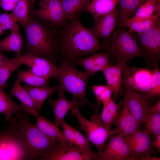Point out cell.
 I'll use <instances>...</instances> for the list:
<instances>
[{
  "label": "cell",
  "instance_id": "1",
  "mask_svg": "<svg viewBox=\"0 0 160 160\" xmlns=\"http://www.w3.org/2000/svg\"><path fill=\"white\" fill-rule=\"evenodd\" d=\"M30 115L27 111L17 112L7 124L23 143L31 160H47L61 144L45 135L33 124Z\"/></svg>",
  "mask_w": 160,
  "mask_h": 160
},
{
  "label": "cell",
  "instance_id": "2",
  "mask_svg": "<svg viewBox=\"0 0 160 160\" xmlns=\"http://www.w3.org/2000/svg\"><path fill=\"white\" fill-rule=\"evenodd\" d=\"M65 27L61 36L63 48L72 57L96 52L104 49L103 44L91 29L85 27L75 16Z\"/></svg>",
  "mask_w": 160,
  "mask_h": 160
},
{
  "label": "cell",
  "instance_id": "3",
  "mask_svg": "<svg viewBox=\"0 0 160 160\" xmlns=\"http://www.w3.org/2000/svg\"><path fill=\"white\" fill-rule=\"evenodd\" d=\"M58 69L57 92H70L84 105L89 107L94 113H97L100 104L96 101L94 103L90 102L86 96L87 80L91 75L87 71H78L67 63L62 64Z\"/></svg>",
  "mask_w": 160,
  "mask_h": 160
},
{
  "label": "cell",
  "instance_id": "4",
  "mask_svg": "<svg viewBox=\"0 0 160 160\" xmlns=\"http://www.w3.org/2000/svg\"><path fill=\"white\" fill-rule=\"evenodd\" d=\"M23 26L26 36L25 54L31 53L43 56L53 61L56 48L54 32L46 25L30 17Z\"/></svg>",
  "mask_w": 160,
  "mask_h": 160
},
{
  "label": "cell",
  "instance_id": "5",
  "mask_svg": "<svg viewBox=\"0 0 160 160\" xmlns=\"http://www.w3.org/2000/svg\"><path fill=\"white\" fill-rule=\"evenodd\" d=\"M104 49L110 61L114 63H126L133 58L142 57V54L133 36L126 27H121L104 41Z\"/></svg>",
  "mask_w": 160,
  "mask_h": 160
},
{
  "label": "cell",
  "instance_id": "6",
  "mask_svg": "<svg viewBox=\"0 0 160 160\" xmlns=\"http://www.w3.org/2000/svg\"><path fill=\"white\" fill-rule=\"evenodd\" d=\"M71 114L78 120L80 125L79 129L86 133L89 141L92 143L97 149V153L100 155L102 154L107 140L113 135L115 132L110 131L105 127L97 113H95L89 120L81 113L79 108L71 111Z\"/></svg>",
  "mask_w": 160,
  "mask_h": 160
},
{
  "label": "cell",
  "instance_id": "7",
  "mask_svg": "<svg viewBox=\"0 0 160 160\" xmlns=\"http://www.w3.org/2000/svg\"><path fill=\"white\" fill-rule=\"evenodd\" d=\"M133 36L148 68L153 69L160 60V20L147 30Z\"/></svg>",
  "mask_w": 160,
  "mask_h": 160
},
{
  "label": "cell",
  "instance_id": "8",
  "mask_svg": "<svg viewBox=\"0 0 160 160\" xmlns=\"http://www.w3.org/2000/svg\"><path fill=\"white\" fill-rule=\"evenodd\" d=\"M0 131V160H31L22 142L8 125Z\"/></svg>",
  "mask_w": 160,
  "mask_h": 160
},
{
  "label": "cell",
  "instance_id": "9",
  "mask_svg": "<svg viewBox=\"0 0 160 160\" xmlns=\"http://www.w3.org/2000/svg\"><path fill=\"white\" fill-rule=\"evenodd\" d=\"M152 72V69L148 68L130 67L124 63L122 68L123 90L132 89L147 96Z\"/></svg>",
  "mask_w": 160,
  "mask_h": 160
},
{
  "label": "cell",
  "instance_id": "10",
  "mask_svg": "<svg viewBox=\"0 0 160 160\" xmlns=\"http://www.w3.org/2000/svg\"><path fill=\"white\" fill-rule=\"evenodd\" d=\"M125 139L131 150V160H160L159 158L151 156L155 150L151 144V134L143 129L136 131Z\"/></svg>",
  "mask_w": 160,
  "mask_h": 160
},
{
  "label": "cell",
  "instance_id": "11",
  "mask_svg": "<svg viewBox=\"0 0 160 160\" xmlns=\"http://www.w3.org/2000/svg\"><path fill=\"white\" fill-rule=\"evenodd\" d=\"M123 94L126 99L130 111L135 119L141 126L145 124L152 105L153 97L129 89H124Z\"/></svg>",
  "mask_w": 160,
  "mask_h": 160
},
{
  "label": "cell",
  "instance_id": "12",
  "mask_svg": "<svg viewBox=\"0 0 160 160\" xmlns=\"http://www.w3.org/2000/svg\"><path fill=\"white\" fill-rule=\"evenodd\" d=\"M20 58L23 64L26 65L33 73L48 79L53 77L57 78L58 68L49 59L31 53L22 55Z\"/></svg>",
  "mask_w": 160,
  "mask_h": 160
},
{
  "label": "cell",
  "instance_id": "13",
  "mask_svg": "<svg viewBox=\"0 0 160 160\" xmlns=\"http://www.w3.org/2000/svg\"><path fill=\"white\" fill-rule=\"evenodd\" d=\"M100 157L97 152L74 147L69 143L66 145L61 144L47 160H99Z\"/></svg>",
  "mask_w": 160,
  "mask_h": 160
},
{
  "label": "cell",
  "instance_id": "14",
  "mask_svg": "<svg viewBox=\"0 0 160 160\" xmlns=\"http://www.w3.org/2000/svg\"><path fill=\"white\" fill-rule=\"evenodd\" d=\"M110 138L99 160H131V150L125 138L119 134Z\"/></svg>",
  "mask_w": 160,
  "mask_h": 160
},
{
  "label": "cell",
  "instance_id": "15",
  "mask_svg": "<svg viewBox=\"0 0 160 160\" xmlns=\"http://www.w3.org/2000/svg\"><path fill=\"white\" fill-rule=\"evenodd\" d=\"M122 105L120 111L113 123L116 126L114 130L124 138L136 131L141 126L130 111L126 98L123 96Z\"/></svg>",
  "mask_w": 160,
  "mask_h": 160
},
{
  "label": "cell",
  "instance_id": "16",
  "mask_svg": "<svg viewBox=\"0 0 160 160\" xmlns=\"http://www.w3.org/2000/svg\"><path fill=\"white\" fill-rule=\"evenodd\" d=\"M58 93V97L54 100L50 98L49 102L53 108L52 112L55 116V123L59 127L64 121V118L69 111L84 105L74 96H72L71 100H68L65 97L64 92L60 91Z\"/></svg>",
  "mask_w": 160,
  "mask_h": 160
},
{
  "label": "cell",
  "instance_id": "17",
  "mask_svg": "<svg viewBox=\"0 0 160 160\" xmlns=\"http://www.w3.org/2000/svg\"><path fill=\"white\" fill-rule=\"evenodd\" d=\"M35 10V16L41 20L48 21L55 25H61L65 19L60 0H50Z\"/></svg>",
  "mask_w": 160,
  "mask_h": 160
},
{
  "label": "cell",
  "instance_id": "18",
  "mask_svg": "<svg viewBox=\"0 0 160 160\" xmlns=\"http://www.w3.org/2000/svg\"><path fill=\"white\" fill-rule=\"evenodd\" d=\"M119 16L117 8L108 14L95 19L91 30L98 38L104 41L107 39L114 31Z\"/></svg>",
  "mask_w": 160,
  "mask_h": 160
},
{
  "label": "cell",
  "instance_id": "19",
  "mask_svg": "<svg viewBox=\"0 0 160 160\" xmlns=\"http://www.w3.org/2000/svg\"><path fill=\"white\" fill-rule=\"evenodd\" d=\"M124 63L119 62L105 68L102 72L106 79V85L112 91V99L114 101L123 94L122 68Z\"/></svg>",
  "mask_w": 160,
  "mask_h": 160
},
{
  "label": "cell",
  "instance_id": "20",
  "mask_svg": "<svg viewBox=\"0 0 160 160\" xmlns=\"http://www.w3.org/2000/svg\"><path fill=\"white\" fill-rule=\"evenodd\" d=\"M10 30L9 35L0 41V51H7L14 52L16 54V57L19 58L22 55L23 38L20 27L17 24Z\"/></svg>",
  "mask_w": 160,
  "mask_h": 160
},
{
  "label": "cell",
  "instance_id": "21",
  "mask_svg": "<svg viewBox=\"0 0 160 160\" xmlns=\"http://www.w3.org/2000/svg\"><path fill=\"white\" fill-rule=\"evenodd\" d=\"M36 118L35 126L42 132L48 137L56 140L63 145L70 143L67 141L63 131L57 126L49 119L39 116Z\"/></svg>",
  "mask_w": 160,
  "mask_h": 160
},
{
  "label": "cell",
  "instance_id": "22",
  "mask_svg": "<svg viewBox=\"0 0 160 160\" xmlns=\"http://www.w3.org/2000/svg\"><path fill=\"white\" fill-rule=\"evenodd\" d=\"M120 0H92L83 9L90 13L95 19L113 11Z\"/></svg>",
  "mask_w": 160,
  "mask_h": 160
},
{
  "label": "cell",
  "instance_id": "23",
  "mask_svg": "<svg viewBox=\"0 0 160 160\" xmlns=\"http://www.w3.org/2000/svg\"><path fill=\"white\" fill-rule=\"evenodd\" d=\"M22 87L28 93L36 109L41 113V109L47 98L57 89V86L51 87L29 86L24 84Z\"/></svg>",
  "mask_w": 160,
  "mask_h": 160
},
{
  "label": "cell",
  "instance_id": "24",
  "mask_svg": "<svg viewBox=\"0 0 160 160\" xmlns=\"http://www.w3.org/2000/svg\"><path fill=\"white\" fill-rule=\"evenodd\" d=\"M20 84L21 83L17 79L10 90V95L15 96L20 101L23 108L36 118L40 116L41 113L36 109L30 95Z\"/></svg>",
  "mask_w": 160,
  "mask_h": 160
},
{
  "label": "cell",
  "instance_id": "25",
  "mask_svg": "<svg viewBox=\"0 0 160 160\" xmlns=\"http://www.w3.org/2000/svg\"><path fill=\"white\" fill-rule=\"evenodd\" d=\"M4 89L0 87V113L5 117V127L11 120L15 113L19 111H26L20 104L15 102Z\"/></svg>",
  "mask_w": 160,
  "mask_h": 160
},
{
  "label": "cell",
  "instance_id": "26",
  "mask_svg": "<svg viewBox=\"0 0 160 160\" xmlns=\"http://www.w3.org/2000/svg\"><path fill=\"white\" fill-rule=\"evenodd\" d=\"M122 103L123 100L117 103L112 98L103 103V108L100 117L105 127L110 131L113 130L112 125L117 117Z\"/></svg>",
  "mask_w": 160,
  "mask_h": 160
},
{
  "label": "cell",
  "instance_id": "27",
  "mask_svg": "<svg viewBox=\"0 0 160 160\" xmlns=\"http://www.w3.org/2000/svg\"><path fill=\"white\" fill-rule=\"evenodd\" d=\"M160 16L154 14L140 21H132L127 19L121 22L119 27L124 26L132 34L143 32L152 27L160 20Z\"/></svg>",
  "mask_w": 160,
  "mask_h": 160
},
{
  "label": "cell",
  "instance_id": "28",
  "mask_svg": "<svg viewBox=\"0 0 160 160\" xmlns=\"http://www.w3.org/2000/svg\"><path fill=\"white\" fill-rule=\"evenodd\" d=\"M146 0H120L117 8L119 16L116 25L124 20L133 16L139 7Z\"/></svg>",
  "mask_w": 160,
  "mask_h": 160
},
{
  "label": "cell",
  "instance_id": "29",
  "mask_svg": "<svg viewBox=\"0 0 160 160\" xmlns=\"http://www.w3.org/2000/svg\"><path fill=\"white\" fill-rule=\"evenodd\" d=\"M23 64L20 57L11 59L5 56L4 61L0 67V87L4 88L6 82L12 74Z\"/></svg>",
  "mask_w": 160,
  "mask_h": 160
},
{
  "label": "cell",
  "instance_id": "30",
  "mask_svg": "<svg viewBox=\"0 0 160 160\" xmlns=\"http://www.w3.org/2000/svg\"><path fill=\"white\" fill-rule=\"evenodd\" d=\"M65 19L71 20L83 9L89 1L87 0H60Z\"/></svg>",
  "mask_w": 160,
  "mask_h": 160
},
{
  "label": "cell",
  "instance_id": "31",
  "mask_svg": "<svg viewBox=\"0 0 160 160\" xmlns=\"http://www.w3.org/2000/svg\"><path fill=\"white\" fill-rule=\"evenodd\" d=\"M21 83L24 82L30 86H48L49 79L38 76L29 70L19 71L17 78Z\"/></svg>",
  "mask_w": 160,
  "mask_h": 160
},
{
  "label": "cell",
  "instance_id": "32",
  "mask_svg": "<svg viewBox=\"0 0 160 160\" xmlns=\"http://www.w3.org/2000/svg\"><path fill=\"white\" fill-rule=\"evenodd\" d=\"M160 0H147L138 9L135 15L129 20L132 21H140L154 14L156 7Z\"/></svg>",
  "mask_w": 160,
  "mask_h": 160
},
{
  "label": "cell",
  "instance_id": "33",
  "mask_svg": "<svg viewBox=\"0 0 160 160\" xmlns=\"http://www.w3.org/2000/svg\"><path fill=\"white\" fill-rule=\"evenodd\" d=\"M28 0H20L18 1L12 9V13L17 22L22 25L25 24L29 20Z\"/></svg>",
  "mask_w": 160,
  "mask_h": 160
},
{
  "label": "cell",
  "instance_id": "34",
  "mask_svg": "<svg viewBox=\"0 0 160 160\" xmlns=\"http://www.w3.org/2000/svg\"><path fill=\"white\" fill-rule=\"evenodd\" d=\"M145 124V132L155 136L160 134V113H149Z\"/></svg>",
  "mask_w": 160,
  "mask_h": 160
},
{
  "label": "cell",
  "instance_id": "35",
  "mask_svg": "<svg viewBox=\"0 0 160 160\" xmlns=\"http://www.w3.org/2000/svg\"><path fill=\"white\" fill-rule=\"evenodd\" d=\"M160 95V71L158 64L152 69L150 88L147 96L150 97Z\"/></svg>",
  "mask_w": 160,
  "mask_h": 160
},
{
  "label": "cell",
  "instance_id": "36",
  "mask_svg": "<svg viewBox=\"0 0 160 160\" xmlns=\"http://www.w3.org/2000/svg\"><path fill=\"white\" fill-rule=\"evenodd\" d=\"M92 89L97 98L95 101L99 103H104L112 98V90L107 85H94Z\"/></svg>",
  "mask_w": 160,
  "mask_h": 160
},
{
  "label": "cell",
  "instance_id": "37",
  "mask_svg": "<svg viewBox=\"0 0 160 160\" xmlns=\"http://www.w3.org/2000/svg\"><path fill=\"white\" fill-rule=\"evenodd\" d=\"M93 55L94 66L92 75L97 72L102 71L105 68L111 64L109 55L106 52H100Z\"/></svg>",
  "mask_w": 160,
  "mask_h": 160
},
{
  "label": "cell",
  "instance_id": "38",
  "mask_svg": "<svg viewBox=\"0 0 160 160\" xmlns=\"http://www.w3.org/2000/svg\"><path fill=\"white\" fill-rule=\"evenodd\" d=\"M74 146L85 150L90 149V144L86 136L82 135L76 129L73 128Z\"/></svg>",
  "mask_w": 160,
  "mask_h": 160
},
{
  "label": "cell",
  "instance_id": "39",
  "mask_svg": "<svg viewBox=\"0 0 160 160\" xmlns=\"http://www.w3.org/2000/svg\"><path fill=\"white\" fill-rule=\"evenodd\" d=\"M17 22L12 14H0V26L4 31L7 30H11L17 24Z\"/></svg>",
  "mask_w": 160,
  "mask_h": 160
},
{
  "label": "cell",
  "instance_id": "40",
  "mask_svg": "<svg viewBox=\"0 0 160 160\" xmlns=\"http://www.w3.org/2000/svg\"><path fill=\"white\" fill-rule=\"evenodd\" d=\"M76 65L82 66L86 71L93 75L92 71L94 66L93 55L79 59L77 62Z\"/></svg>",
  "mask_w": 160,
  "mask_h": 160
},
{
  "label": "cell",
  "instance_id": "41",
  "mask_svg": "<svg viewBox=\"0 0 160 160\" xmlns=\"http://www.w3.org/2000/svg\"><path fill=\"white\" fill-rule=\"evenodd\" d=\"M61 125L63 133L65 138L70 143L74 145L73 127L68 124L64 121Z\"/></svg>",
  "mask_w": 160,
  "mask_h": 160
},
{
  "label": "cell",
  "instance_id": "42",
  "mask_svg": "<svg viewBox=\"0 0 160 160\" xmlns=\"http://www.w3.org/2000/svg\"><path fill=\"white\" fill-rule=\"evenodd\" d=\"M20 0H0V7L6 11L12 10L16 3Z\"/></svg>",
  "mask_w": 160,
  "mask_h": 160
},
{
  "label": "cell",
  "instance_id": "43",
  "mask_svg": "<svg viewBox=\"0 0 160 160\" xmlns=\"http://www.w3.org/2000/svg\"><path fill=\"white\" fill-rule=\"evenodd\" d=\"M149 113H160V101L159 100L154 104L152 105L149 109Z\"/></svg>",
  "mask_w": 160,
  "mask_h": 160
},
{
  "label": "cell",
  "instance_id": "44",
  "mask_svg": "<svg viewBox=\"0 0 160 160\" xmlns=\"http://www.w3.org/2000/svg\"><path fill=\"white\" fill-rule=\"evenodd\" d=\"M155 140L151 142L152 145L159 151H160V134L157 135Z\"/></svg>",
  "mask_w": 160,
  "mask_h": 160
},
{
  "label": "cell",
  "instance_id": "45",
  "mask_svg": "<svg viewBox=\"0 0 160 160\" xmlns=\"http://www.w3.org/2000/svg\"><path fill=\"white\" fill-rule=\"evenodd\" d=\"M154 14L160 16V2L159 3L155 8Z\"/></svg>",
  "mask_w": 160,
  "mask_h": 160
},
{
  "label": "cell",
  "instance_id": "46",
  "mask_svg": "<svg viewBox=\"0 0 160 160\" xmlns=\"http://www.w3.org/2000/svg\"><path fill=\"white\" fill-rule=\"evenodd\" d=\"M5 55L2 52L0 51V67L1 66L4 60Z\"/></svg>",
  "mask_w": 160,
  "mask_h": 160
},
{
  "label": "cell",
  "instance_id": "47",
  "mask_svg": "<svg viewBox=\"0 0 160 160\" xmlns=\"http://www.w3.org/2000/svg\"><path fill=\"white\" fill-rule=\"evenodd\" d=\"M50 0H42L40 3V6L47 4Z\"/></svg>",
  "mask_w": 160,
  "mask_h": 160
},
{
  "label": "cell",
  "instance_id": "48",
  "mask_svg": "<svg viewBox=\"0 0 160 160\" xmlns=\"http://www.w3.org/2000/svg\"><path fill=\"white\" fill-rule=\"evenodd\" d=\"M29 5L31 7H33L34 5L35 0H28Z\"/></svg>",
  "mask_w": 160,
  "mask_h": 160
},
{
  "label": "cell",
  "instance_id": "49",
  "mask_svg": "<svg viewBox=\"0 0 160 160\" xmlns=\"http://www.w3.org/2000/svg\"><path fill=\"white\" fill-rule=\"evenodd\" d=\"M4 32V31L2 30L0 26V35L3 33Z\"/></svg>",
  "mask_w": 160,
  "mask_h": 160
},
{
  "label": "cell",
  "instance_id": "50",
  "mask_svg": "<svg viewBox=\"0 0 160 160\" xmlns=\"http://www.w3.org/2000/svg\"><path fill=\"white\" fill-rule=\"evenodd\" d=\"M87 0L89 1L90 2V1H91L92 0Z\"/></svg>",
  "mask_w": 160,
  "mask_h": 160
}]
</instances>
